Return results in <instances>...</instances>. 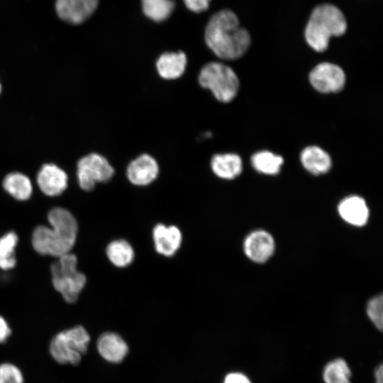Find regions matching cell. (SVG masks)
Returning a JSON list of instances; mask_svg holds the SVG:
<instances>
[{
    "label": "cell",
    "instance_id": "83f0119b",
    "mask_svg": "<svg viewBox=\"0 0 383 383\" xmlns=\"http://www.w3.org/2000/svg\"><path fill=\"white\" fill-rule=\"evenodd\" d=\"M223 383H252L250 379L241 372H231L228 374Z\"/></svg>",
    "mask_w": 383,
    "mask_h": 383
},
{
    "label": "cell",
    "instance_id": "8fae6325",
    "mask_svg": "<svg viewBox=\"0 0 383 383\" xmlns=\"http://www.w3.org/2000/svg\"><path fill=\"white\" fill-rule=\"evenodd\" d=\"M159 174V165L154 157L143 154L132 160L126 169L128 181L135 186L145 187L152 184Z\"/></svg>",
    "mask_w": 383,
    "mask_h": 383
},
{
    "label": "cell",
    "instance_id": "f546056e",
    "mask_svg": "<svg viewBox=\"0 0 383 383\" xmlns=\"http://www.w3.org/2000/svg\"><path fill=\"white\" fill-rule=\"evenodd\" d=\"M375 383H383V366L379 365L374 372Z\"/></svg>",
    "mask_w": 383,
    "mask_h": 383
},
{
    "label": "cell",
    "instance_id": "6da1fadb",
    "mask_svg": "<svg viewBox=\"0 0 383 383\" xmlns=\"http://www.w3.org/2000/svg\"><path fill=\"white\" fill-rule=\"evenodd\" d=\"M204 38L212 52L223 60L240 57L250 44L248 31L240 26L235 13L228 9L221 10L211 16Z\"/></svg>",
    "mask_w": 383,
    "mask_h": 383
},
{
    "label": "cell",
    "instance_id": "3957f363",
    "mask_svg": "<svg viewBox=\"0 0 383 383\" xmlns=\"http://www.w3.org/2000/svg\"><path fill=\"white\" fill-rule=\"evenodd\" d=\"M346 28L342 11L334 5L323 4L313 10L305 28V38L314 50L323 52L327 49L330 38L342 35Z\"/></svg>",
    "mask_w": 383,
    "mask_h": 383
},
{
    "label": "cell",
    "instance_id": "e0dca14e",
    "mask_svg": "<svg viewBox=\"0 0 383 383\" xmlns=\"http://www.w3.org/2000/svg\"><path fill=\"white\" fill-rule=\"evenodd\" d=\"M211 168L218 177L233 179L242 172V160L239 155L234 153L216 154L211 160Z\"/></svg>",
    "mask_w": 383,
    "mask_h": 383
},
{
    "label": "cell",
    "instance_id": "d4e9b609",
    "mask_svg": "<svg viewBox=\"0 0 383 383\" xmlns=\"http://www.w3.org/2000/svg\"><path fill=\"white\" fill-rule=\"evenodd\" d=\"M366 311L374 326L382 331L383 327V297L382 294L374 296L368 301Z\"/></svg>",
    "mask_w": 383,
    "mask_h": 383
},
{
    "label": "cell",
    "instance_id": "44dd1931",
    "mask_svg": "<svg viewBox=\"0 0 383 383\" xmlns=\"http://www.w3.org/2000/svg\"><path fill=\"white\" fill-rule=\"evenodd\" d=\"M284 162L283 158L270 151H260L251 157L252 167L265 174L273 175L279 172Z\"/></svg>",
    "mask_w": 383,
    "mask_h": 383
},
{
    "label": "cell",
    "instance_id": "30bf717a",
    "mask_svg": "<svg viewBox=\"0 0 383 383\" xmlns=\"http://www.w3.org/2000/svg\"><path fill=\"white\" fill-rule=\"evenodd\" d=\"M243 246L248 258L256 263H264L274 254L275 242L267 231L256 230L246 236Z\"/></svg>",
    "mask_w": 383,
    "mask_h": 383
},
{
    "label": "cell",
    "instance_id": "5b68a950",
    "mask_svg": "<svg viewBox=\"0 0 383 383\" xmlns=\"http://www.w3.org/2000/svg\"><path fill=\"white\" fill-rule=\"evenodd\" d=\"M200 86L209 89L215 98L223 103L232 101L239 89V80L228 66L218 62L206 64L198 76Z\"/></svg>",
    "mask_w": 383,
    "mask_h": 383
},
{
    "label": "cell",
    "instance_id": "7a4b0ae2",
    "mask_svg": "<svg viewBox=\"0 0 383 383\" xmlns=\"http://www.w3.org/2000/svg\"><path fill=\"white\" fill-rule=\"evenodd\" d=\"M50 227L40 225L32 233L33 249L42 255L58 257L70 252L78 232L75 217L67 209L55 207L48 213Z\"/></svg>",
    "mask_w": 383,
    "mask_h": 383
},
{
    "label": "cell",
    "instance_id": "ffe728a7",
    "mask_svg": "<svg viewBox=\"0 0 383 383\" xmlns=\"http://www.w3.org/2000/svg\"><path fill=\"white\" fill-rule=\"evenodd\" d=\"M2 186L10 196L18 201L28 200L33 193L30 179L21 172L9 173L3 179Z\"/></svg>",
    "mask_w": 383,
    "mask_h": 383
},
{
    "label": "cell",
    "instance_id": "7402d4cb",
    "mask_svg": "<svg viewBox=\"0 0 383 383\" xmlns=\"http://www.w3.org/2000/svg\"><path fill=\"white\" fill-rule=\"evenodd\" d=\"M18 242V235L13 231H9L0 238V269L9 270L16 266L15 252Z\"/></svg>",
    "mask_w": 383,
    "mask_h": 383
},
{
    "label": "cell",
    "instance_id": "d6986e66",
    "mask_svg": "<svg viewBox=\"0 0 383 383\" xmlns=\"http://www.w3.org/2000/svg\"><path fill=\"white\" fill-rule=\"evenodd\" d=\"M300 158L304 167L316 175L326 173L332 165L329 155L317 146L312 145L304 148Z\"/></svg>",
    "mask_w": 383,
    "mask_h": 383
},
{
    "label": "cell",
    "instance_id": "603a6c76",
    "mask_svg": "<svg viewBox=\"0 0 383 383\" xmlns=\"http://www.w3.org/2000/svg\"><path fill=\"white\" fill-rule=\"evenodd\" d=\"M351 370L345 360L335 358L326 364L323 371L325 383H351Z\"/></svg>",
    "mask_w": 383,
    "mask_h": 383
},
{
    "label": "cell",
    "instance_id": "f1b7e54d",
    "mask_svg": "<svg viewBox=\"0 0 383 383\" xmlns=\"http://www.w3.org/2000/svg\"><path fill=\"white\" fill-rule=\"evenodd\" d=\"M11 334V330L5 318L0 316V343H5Z\"/></svg>",
    "mask_w": 383,
    "mask_h": 383
},
{
    "label": "cell",
    "instance_id": "ac0fdd59",
    "mask_svg": "<svg viewBox=\"0 0 383 383\" xmlns=\"http://www.w3.org/2000/svg\"><path fill=\"white\" fill-rule=\"evenodd\" d=\"M105 252L109 261L118 268L128 267L133 262L135 257L133 245L123 238L109 242L106 247Z\"/></svg>",
    "mask_w": 383,
    "mask_h": 383
},
{
    "label": "cell",
    "instance_id": "5bb4252c",
    "mask_svg": "<svg viewBox=\"0 0 383 383\" xmlns=\"http://www.w3.org/2000/svg\"><path fill=\"white\" fill-rule=\"evenodd\" d=\"M341 218L346 223L357 227L365 225L369 219V209L364 199L353 195L343 199L338 206Z\"/></svg>",
    "mask_w": 383,
    "mask_h": 383
},
{
    "label": "cell",
    "instance_id": "4fadbf2b",
    "mask_svg": "<svg viewBox=\"0 0 383 383\" xmlns=\"http://www.w3.org/2000/svg\"><path fill=\"white\" fill-rule=\"evenodd\" d=\"M98 4L99 0H56L55 10L62 20L79 24L93 14Z\"/></svg>",
    "mask_w": 383,
    "mask_h": 383
},
{
    "label": "cell",
    "instance_id": "52a82bcc",
    "mask_svg": "<svg viewBox=\"0 0 383 383\" xmlns=\"http://www.w3.org/2000/svg\"><path fill=\"white\" fill-rule=\"evenodd\" d=\"M114 173V169L107 159L98 153L82 157L77 165L79 186L86 192L93 190L97 183L109 182Z\"/></svg>",
    "mask_w": 383,
    "mask_h": 383
},
{
    "label": "cell",
    "instance_id": "4dcf8cb0",
    "mask_svg": "<svg viewBox=\"0 0 383 383\" xmlns=\"http://www.w3.org/2000/svg\"><path fill=\"white\" fill-rule=\"evenodd\" d=\"M1 84L0 83V94H1Z\"/></svg>",
    "mask_w": 383,
    "mask_h": 383
},
{
    "label": "cell",
    "instance_id": "484cf974",
    "mask_svg": "<svg viewBox=\"0 0 383 383\" xmlns=\"http://www.w3.org/2000/svg\"><path fill=\"white\" fill-rule=\"evenodd\" d=\"M0 383H23L20 369L11 363L0 365Z\"/></svg>",
    "mask_w": 383,
    "mask_h": 383
},
{
    "label": "cell",
    "instance_id": "277c9868",
    "mask_svg": "<svg viewBox=\"0 0 383 383\" xmlns=\"http://www.w3.org/2000/svg\"><path fill=\"white\" fill-rule=\"evenodd\" d=\"M77 258L69 252L57 257L50 267L54 288L68 303H74L87 282L84 274L77 270Z\"/></svg>",
    "mask_w": 383,
    "mask_h": 383
},
{
    "label": "cell",
    "instance_id": "9c48e42d",
    "mask_svg": "<svg viewBox=\"0 0 383 383\" xmlns=\"http://www.w3.org/2000/svg\"><path fill=\"white\" fill-rule=\"evenodd\" d=\"M152 240L155 252L165 257H172L179 250L183 234L180 228L173 224L159 223L152 229Z\"/></svg>",
    "mask_w": 383,
    "mask_h": 383
},
{
    "label": "cell",
    "instance_id": "7c38bea8",
    "mask_svg": "<svg viewBox=\"0 0 383 383\" xmlns=\"http://www.w3.org/2000/svg\"><path fill=\"white\" fill-rule=\"evenodd\" d=\"M37 183L40 191L48 196L60 195L67 187V173L53 163L44 164L37 174Z\"/></svg>",
    "mask_w": 383,
    "mask_h": 383
},
{
    "label": "cell",
    "instance_id": "ba28073f",
    "mask_svg": "<svg viewBox=\"0 0 383 383\" xmlns=\"http://www.w3.org/2000/svg\"><path fill=\"white\" fill-rule=\"evenodd\" d=\"M309 80L313 87L320 92H337L345 85V74L339 66L323 62L311 70Z\"/></svg>",
    "mask_w": 383,
    "mask_h": 383
},
{
    "label": "cell",
    "instance_id": "4316f807",
    "mask_svg": "<svg viewBox=\"0 0 383 383\" xmlns=\"http://www.w3.org/2000/svg\"><path fill=\"white\" fill-rule=\"evenodd\" d=\"M211 0H184L186 6L192 11L199 13L209 8Z\"/></svg>",
    "mask_w": 383,
    "mask_h": 383
},
{
    "label": "cell",
    "instance_id": "8992f818",
    "mask_svg": "<svg viewBox=\"0 0 383 383\" xmlns=\"http://www.w3.org/2000/svg\"><path fill=\"white\" fill-rule=\"evenodd\" d=\"M90 337L81 326L62 331L56 334L50 344V353L60 364L77 365L87 350Z\"/></svg>",
    "mask_w": 383,
    "mask_h": 383
},
{
    "label": "cell",
    "instance_id": "cb8c5ba5",
    "mask_svg": "<svg viewBox=\"0 0 383 383\" xmlns=\"http://www.w3.org/2000/svg\"><path fill=\"white\" fill-rule=\"evenodd\" d=\"M141 2L145 15L156 22L167 19L174 8L172 0H141Z\"/></svg>",
    "mask_w": 383,
    "mask_h": 383
},
{
    "label": "cell",
    "instance_id": "9a60e30c",
    "mask_svg": "<svg viewBox=\"0 0 383 383\" xmlns=\"http://www.w3.org/2000/svg\"><path fill=\"white\" fill-rule=\"evenodd\" d=\"M97 350L106 360L118 363L124 359L128 353V348L120 335L112 332H107L99 338Z\"/></svg>",
    "mask_w": 383,
    "mask_h": 383
},
{
    "label": "cell",
    "instance_id": "2e32d148",
    "mask_svg": "<svg viewBox=\"0 0 383 383\" xmlns=\"http://www.w3.org/2000/svg\"><path fill=\"white\" fill-rule=\"evenodd\" d=\"M187 62V58L184 52H167L158 57L156 68L162 78L175 79L184 74Z\"/></svg>",
    "mask_w": 383,
    "mask_h": 383
}]
</instances>
